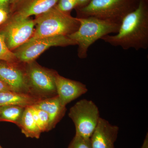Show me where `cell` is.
<instances>
[{
	"mask_svg": "<svg viewBox=\"0 0 148 148\" xmlns=\"http://www.w3.org/2000/svg\"><path fill=\"white\" fill-rule=\"evenodd\" d=\"M34 105L45 111L48 114L49 119V131L55 127L66 114V106L61 104L57 95L40 100Z\"/></svg>",
	"mask_w": 148,
	"mask_h": 148,
	"instance_id": "13",
	"label": "cell"
},
{
	"mask_svg": "<svg viewBox=\"0 0 148 148\" xmlns=\"http://www.w3.org/2000/svg\"><path fill=\"white\" fill-rule=\"evenodd\" d=\"M55 83L57 95L64 106L88 90L86 85L82 83L66 78L58 73L56 75Z\"/></svg>",
	"mask_w": 148,
	"mask_h": 148,
	"instance_id": "11",
	"label": "cell"
},
{
	"mask_svg": "<svg viewBox=\"0 0 148 148\" xmlns=\"http://www.w3.org/2000/svg\"><path fill=\"white\" fill-rule=\"evenodd\" d=\"M25 108L18 106L0 107V121L13 123L18 126Z\"/></svg>",
	"mask_w": 148,
	"mask_h": 148,
	"instance_id": "16",
	"label": "cell"
},
{
	"mask_svg": "<svg viewBox=\"0 0 148 148\" xmlns=\"http://www.w3.org/2000/svg\"><path fill=\"white\" fill-rule=\"evenodd\" d=\"M56 8L65 13L71 14L73 10L78 6L77 0H59L55 5Z\"/></svg>",
	"mask_w": 148,
	"mask_h": 148,
	"instance_id": "19",
	"label": "cell"
},
{
	"mask_svg": "<svg viewBox=\"0 0 148 148\" xmlns=\"http://www.w3.org/2000/svg\"><path fill=\"white\" fill-rule=\"evenodd\" d=\"M7 91H12V90L5 84L4 83L0 80V92Z\"/></svg>",
	"mask_w": 148,
	"mask_h": 148,
	"instance_id": "23",
	"label": "cell"
},
{
	"mask_svg": "<svg viewBox=\"0 0 148 148\" xmlns=\"http://www.w3.org/2000/svg\"><path fill=\"white\" fill-rule=\"evenodd\" d=\"M35 26L34 19L30 17L10 14L6 22L0 27V35L9 49L13 51L32 38Z\"/></svg>",
	"mask_w": 148,
	"mask_h": 148,
	"instance_id": "7",
	"label": "cell"
},
{
	"mask_svg": "<svg viewBox=\"0 0 148 148\" xmlns=\"http://www.w3.org/2000/svg\"><path fill=\"white\" fill-rule=\"evenodd\" d=\"M19 0H11L10 3V8L12 7L15 4H16Z\"/></svg>",
	"mask_w": 148,
	"mask_h": 148,
	"instance_id": "26",
	"label": "cell"
},
{
	"mask_svg": "<svg viewBox=\"0 0 148 148\" xmlns=\"http://www.w3.org/2000/svg\"><path fill=\"white\" fill-rule=\"evenodd\" d=\"M41 100L26 93L12 91L0 92V107L18 106L27 108L34 105Z\"/></svg>",
	"mask_w": 148,
	"mask_h": 148,
	"instance_id": "14",
	"label": "cell"
},
{
	"mask_svg": "<svg viewBox=\"0 0 148 148\" xmlns=\"http://www.w3.org/2000/svg\"><path fill=\"white\" fill-rule=\"evenodd\" d=\"M140 0H91L82 7L75 9L77 18L93 16L121 24L128 14L135 10Z\"/></svg>",
	"mask_w": 148,
	"mask_h": 148,
	"instance_id": "4",
	"label": "cell"
},
{
	"mask_svg": "<svg viewBox=\"0 0 148 148\" xmlns=\"http://www.w3.org/2000/svg\"><path fill=\"white\" fill-rule=\"evenodd\" d=\"M78 3L77 8L82 7L87 5L91 0H77Z\"/></svg>",
	"mask_w": 148,
	"mask_h": 148,
	"instance_id": "24",
	"label": "cell"
},
{
	"mask_svg": "<svg viewBox=\"0 0 148 148\" xmlns=\"http://www.w3.org/2000/svg\"><path fill=\"white\" fill-rule=\"evenodd\" d=\"M18 126L27 138L39 139L42 133L34 119L30 106L25 108Z\"/></svg>",
	"mask_w": 148,
	"mask_h": 148,
	"instance_id": "15",
	"label": "cell"
},
{
	"mask_svg": "<svg viewBox=\"0 0 148 148\" xmlns=\"http://www.w3.org/2000/svg\"><path fill=\"white\" fill-rule=\"evenodd\" d=\"M101 40L125 50H136L148 48V0H140L135 10L123 19L119 32L114 35H108Z\"/></svg>",
	"mask_w": 148,
	"mask_h": 148,
	"instance_id": "1",
	"label": "cell"
},
{
	"mask_svg": "<svg viewBox=\"0 0 148 148\" xmlns=\"http://www.w3.org/2000/svg\"><path fill=\"white\" fill-rule=\"evenodd\" d=\"M59 0H19L10 10V14L23 17L38 16L53 8Z\"/></svg>",
	"mask_w": 148,
	"mask_h": 148,
	"instance_id": "12",
	"label": "cell"
},
{
	"mask_svg": "<svg viewBox=\"0 0 148 148\" xmlns=\"http://www.w3.org/2000/svg\"><path fill=\"white\" fill-rule=\"evenodd\" d=\"M78 19L80 22L78 29L68 36L77 42V55L81 59L87 57L88 48L96 41L110 34H116L121 25L93 16Z\"/></svg>",
	"mask_w": 148,
	"mask_h": 148,
	"instance_id": "2",
	"label": "cell"
},
{
	"mask_svg": "<svg viewBox=\"0 0 148 148\" xmlns=\"http://www.w3.org/2000/svg\"><path fill=\"white\" fill-rule=\"evenodd\" d=\"M68 148H92L90 139L75 135Z\"/></svg>",
	"mask_w": 148,
	"mask_h": 148,
	"instance_id": "20",
	"label": "cell"
},
{
	"mask_svg": "<svg viewBox=\"0 0 148 148\" xmlns=\"http://www.w3.org/2000/svg\"><path fill=\"white\" fill-rule=\"evenodd\" d=\"M11 0H0V8L10 12Z\"/></svg>",
	"mask_w": 148,
	"mask_h": 148,
	"instance_id": "22",
	"label": "cell"
},
{
	"mask_svg": "<svg viewBox=\"0 0 148 148\" xmlns=\"http://www.w3.org/2000/svg\"><path fill=\"white\" fill-rule=\"evenodd\" d=\"M30 107L32 109L34 119L40 130L42 133L49 131V119L47 113L39 108L34 105Z\"/></svg>",
	"mask_w": 148,
	"mask_h": 148,
	"instance_id": "17",
	"label": "cell"
},
{
	"mask_svg": "<svg viewBox=\"0 0 148 148\" xmlns=\"http://www.w3.org/2000/svg\"><path fill=\"white\" fill-rule=\"evenodd\" d=\"M25 68L30 95L41 100L57 95L55 81L58 72L36 61L25 64Z\"/></svg>",
	"mask_w": 148,
	"mask_h": 148,
	"instance_id": "5",
	"label": "cell"
},
{
	"mask_svg": "<svg viewBox=\"0 0 148 148\" xmlns=\"http://www.w3.org/2000/svg\"><path fill=\"white\" fill-rule=\"evenodd\" d=\"M34 32L29 40L45 37L67 36L76 32L79 27L77 18L65 13L54 6L36 16Z\"/></svg>",
	"mask_w": 148,
	"mask_h": 148,
	"instance_id": "3",
	"label": "cell"
},
{
	"mask_svg": "<svg viewBox=\"0 0 148 148\" xmlns=\"http://www.w3.org/2000/svg\"><path fill=\"white\" fill-rule=\"evenodd\" d=\"M0 148H3L1 145H0Z\"/></svg>",
	"mask_w": 148,
	"mask_h": 148,
	"instance_id": "27",
	"label": "cell"
},
{
	"mask_svg": "<svg viewBox=\"0 0 148 148\" xmlns=\"http://www.w3.org/2000/svg\"><path fill=\"white\" fill-rule=\"evenodd\" d=\"M69 116L75 124V135L86 139H90L101 118L98 107L87 99L80 100L72 106Z\"/></svg>",
	"mask_w": 148,
	"mask_h": 148,
	"instance_id": "6",
	"label": "cell"
},
{
	"mask_svg": "<svg viewBox=\"0 0 148 148\" xmlns=\"http://www.w3.org/2000/svg\"><path fill=\"white\" fill-rule=\"evenodd\" d=\"M10 12L3 9L0 8V27L5 24L10 16Z\"/></svg>",
	"mask_w": 148,
	"mask_h": 148,
	"instance_id": "21",
	"label": "cell"
},
{
	"mask_svg": "<svg viewBox=\"0 0 148 148\" xmlns=\"http://www.w3.org/2000/svg\"><path fill=\"white\" fill-rule=\"evenodd\" d=\"M0 80L13 92L30 94L24 63L0 60Z\"/></svg>",
	"mask_w": 148,
	"mask_h": 148,
	"instance_id": "9",
	"label": "cell"
},
{
	"mask_svg": "<svg viewBox=\"0 0 148 148\" xmlns=\"http://www.w3.org/2000/svg\"><path fill=\"white\" fill-rule=\"evenodd\" d=\"M141 148H148V134L147 133Z\"/></svg>",
	"mask_w": 148,
	"mask_h": 148,
	"instance_id": "25",
	"label": "cell"
},
{
	"mask_svg": "<svg viewBox=\"0 0 148 148\" xmlns=\"http://www.w3.org/2000/svg\"><path fill=\"white\" fill-rule=\"evenodd\" d=\"M77 45V42L67 36L45 37L29 40L13 52L20 63L34 61L45 51L52 47H64Z\"/></svg>",
	"mask_w": 148,
	"mask_h": 148,
	"instance_id": "8",
	"label": "cell"
},
{
	"mask_svg": "<svg viewBox=\"0 0 148 148\" xmlns=\"http://www.w3.org/2000/svg\"><path fill=\"white\" fill-rule=\"evenodd\" d=\"M0 60L9 62H18L15 54L7 46L3 38L0 35Z\"/></svg>",
	"mask_w": 148,
	"mask_h": 148,
	"instance_id": "18",
	"label": "cell"
},
{
	"mask_svg": "<svg viewBox=\"0 0 148 148\" xmlns=\"http://www.w3.org/2000/svg\"><path fill=\"white\" fill-rule=\"evenodd\" d=\"M119 127L101 117L90 138L92 148H114Z\"/></svg>",
	"mask_w": 148,
	"mask_h": 148,
	"instance_id": "10",
	"label": "cell"
}]
</instances>
